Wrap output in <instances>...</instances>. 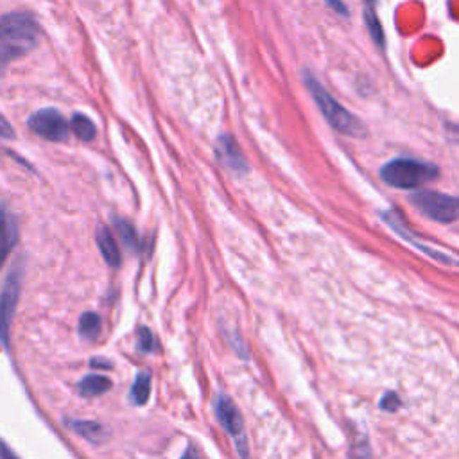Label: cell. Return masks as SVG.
Instances as JSON below:
<instances>
[{
	"mask_svg": "<svg viewBox=\"0 0 459 459\" xmlns=\"http://www.w3.org/2000/svg\"><path fill=\"white\" fill-rule=\"evenodd\" d=\"M115 226H117V232L119 235H121L126 248H129L131 251H136V249H138V235H136V230L133 228L128 221H124V219H117Z\"/></svg>",
	"mask_w": 459,
	"mask_h": 459,
	"instance_id": "18",
	"label": "cell"
},
{
	"mask_svg": "<svg viewBox=\"0 0 459 459\" xmlns=\"http://www.w3.org/2000/svg\"><path fill=\"white\" fill-rule=\"evenodd\" d=\"M304 83L305 88L309 90V94L312 95L314 102L318 105L321 115L327 119V122L335 131L352 136V138H364L368 135V128L364 126V122L355 117L350 109L345 108L338 99L332 97L328 94V90L319 83V79L314 74L304 71Z\"/></svg>",
	"mask_w": 459,
	"mask_h": 459,
	"instance_id": "2",
	"label": "cell"
},
{
	"mask_svg": "<svg viewBox=\"0 0 459 459\" xmlns=\"http://www.w3.org/2000/svg\"><path fill=\"white\" fill-rule=\"evenodd\" d=\"M79 335L86 341H94V339L99 338V334L102 332V319L101 316L95 314V312H85V314L79 318L78 325Z\"/></svg>",
	"mask_w": 459,
	"mask_h": 459,
	"instance_id": "14",
	"label": "cell"
},
{
	"mask_svg": "<svg viewBox=\"0 0 459 459\" xmlns=\"http://www.w3.org/2000/svg\"><path fill=\"white\" fill-rule=\"evenodd\" d=\"M366 4H368V8H371V4H375V0H364Z\"/></svg>",
	"mask_w": 459,
	"mask_h": 459,
	"instance_id": "26",
	"label": "cell"
},
{
	"mask_svg": "<svg viewBox=\"0 0 459 459\" xmlns=\"http://www.w3.org/2000/svg\"><path fill=\"white\" fill-rule=\"evenodd\" d=\"M65 425L74 434L81 436L92 445H102L112 438V429L97 420H78V418H66Z\"/></svg>",
	"mask_w": 459,
	"mask_h": 459,
	"instance_id": "10",
	"label": "cell"
},
{
	"mask_svg": "<svg viewBox=\"0 0 459 459\" xmlns=\"http://www.w3.org/2000/svg\"><path fill=\"white\" fill-rule=\"evenodd\" d=\"M328 6H330L335 13H339V15H342V16L348 15L347 6H345V2H341V0H328Z\"/></svg>",
	"mask_w": 459,
	"mask_h": 459,
	"instance_id": "23",
	"label": "cell"
},
{
	"mask_svg": "<svg viewBox=\"0 0 459 459\" xmlns=\"http://www.w3.org/2000/svg\"><path fill=\"white\" fill-rule=\"evenodd\" d=\"M364 22H366V28H368V31H370L371 40H374V42L377 43L378 47L384 49L386 47L384 29H382L381 20H378V16L375 15V11L371 8H366V11H364Z\"/></svg>",
	"mask_w": 459,
	"mask_h": 459,
	"instance_id": "16",
	"label": "cell"
},
{
	"mask_svg": "<svg viewBox=\"0 0 459 459\" xmlns=\"http://www.w3.org/2000/svg\"><path fill=\"white\" fill-rule=\"evenodd\" d=\"M71 129L76 133V136H79V138H81V141H85V142L94 141V136H95L94 122L90 121L86 115H83V113H76L74 117H72Z\"/></svg>",
	"mask_w": 459,
	"mask_h": 459,
	"instance_id": "15",
	"label": "cell"
},
{
	"mask_svg": "<svg viewBox=\"0 0 459 459\" xmlns=\"http://www.w3.org/2000/svg\"><path fill=\"white\" fill-rule=\"evenodd\" d=\"M179 459H201V458H199L198 451H196L194 447H187V448H185V452H183L181 458H179Z\"/></svg>",
	"mask_w": 459,
	"mask_h": 459,
	"instance_id": "25",
	"label": "cell"
},
{
	"mask_svg": "<svg viewBox=\"0 0 459 459\" xmlns=\"http://www.w3.org/2000/svg\"><path fill=\"white\" fill-rule=\"evenodd\" d=\"M24 271V261L20 258L13 264L11 271H9L8 278L4 282V287L0 291V342H2L4 348H9V342H11L13 316H15L20 292H22Z\"/></svg>",
	"mask_w": 459,
	"mask_h": 459,
	"instance_id": "4",
	"label": "cell"
},
{
	"mask_svg": "<svg viewBox=\"0 0 459 459\" xmlns=\"http://www.w3.org/2000/svg\"><path fill=\"white\" fill-rule=\"evenodd\" d=\"M113 382L106 375L101 374H88L78 382V393L83 398H97L109 391Z\"/></svg>",
	"mask_w": 459,
	"mask_h": 459,
	"instance_id": "11",
	"label": "cell"
},
{
	"mask_svg": "<svg viewBox=\"0 0 459 459\" xmlns=\"http://www.w3.org/2000/svg\"><path fill=\"white\" fill-rule=\"evenodd\" d=\"M18 242V222L8 206L0 205V269Z\"/></svg>",
	"mask_w": 459,
	"mask_h": 459,
	"instance_id": "9",
	"label": "cell"
},
{
	"mask_svg": "<svg viewBox=\"0 0 459 459\" xmlns=\"http://www.w3.org/2000/svg\"><path fill=\"white\" fill-rule=\"evenodd\" d=\"M28 126L32 133H36V135L45 138V141L52 142L66 141L68 138V131H71L61 113L54 108H45L32 113L28 121Z\"/></svg>",
	"mask_w": 459,
	"mask_h": 459,
	"instance_id": "7",
	"label": "cell"
},
{
	"mask_svg": "<svg viewBox=\"0 0 459 459\" xmlns=\"http://www.w3.org/2000/svg\"><path fill=\"white\" fill-rule=\"evenodd\" d=\"M0 459H20V458L8 447V443H4V441L0 440Z\"/></svg>",
	"mask_w": 459,
	"mask_h": 459,
	"instance_id": "22",
	"label": "cell"
},
{
	"mask_svg": "<svg viewBox=\"0 0 459 459\" xmlns=\"http://www.w3.org/2000/svg\"><path fill=\"white\" fill-rule=\"evenodd\" d=\"M38 22L29 13L0 16V66L29 54L38 45Z\"/></svg>",
	"mask_w": 459,
	"mask_h": 459,
	"instance_id": "1",
	"label": "cell"
},
{
	"mask_svg": "<svg viewBox=\"0 0 459 459\" xmlns=\"http://www.w3.org/2000/svg\"><path fill=\"white\" fill-rule=\"evenodd\" d=\"M136 350L141 354H155V352H158V339L155 338L151 328L141 327L136 330Z\"/></svg>",
	"mask_w": 459,
	"mask_h": 459,
	"instance_id": "17",
	"label": "cell"
},
{
	"mask_svg": "<svg viewBox=\"0 0 459 459\" xmlns=\"http://www.w3.org/2000/svg\"><path fill=\"white\" fill-rule=\"evenodd\" d=\"M381 407L384 409V411H397V409L400 407V400H398V397L395 393H388L382 398Z\"/></svg>",
	"mask_w": 459,
	"mask_h": 459,
	"instance_id": "19",
	"label": "cell"
},
{
	"mask_svg": "<svg viewBox=\"0 0 459 459\" xmlns=\"http://www.w3.org/2000/svg\"><path fill=\"white\" fill-rule=\"evenodd\" d=\"M215 156H217L219 164L228 169V171L237 172V174L248 172V162H246L244 155L239 149V144L235 142L234 136H219L217 142H215Z\"/></svg>",
	"mask_w": 459,
	"mask_h": 459,
	"instance_id": "8",
	"label": "cell"
},
{
	"mask_svg": "<svg viewBox=\"0 0 459 459\" xmlns=\"http://www.w3.org/2000/svg\"><path fill=\"white\" fill-rule=\"evenodd\" d=\"M102 357H94L92 361H90V366L92 368H105V370H108V368H112V362L109 361H101Z\"/></svg>",
	"mask_w": 459,
	"mask_h": 459,
	"instance_id": "24",
	"label": "cell"
},
{
	"mask_svg": "<svg viewBox=\"0 0 459 459\" xmlns=\"http://www.w3.org/2000/svg\"><path fill=\"white\" fill-rule=\"evenodd\" d=\"M440 176V169L434 164L415 158H395L382 165L381 178L386 185L393 189L412 191Z\"/></svg>",
	"mask_w": 459,
	"mask_h": 459,
	"instance_id": "3",
	"label": "cell"
},
{
	"mask_svg": "<svg viewBox=\"0 0 459 459\" xmlns=\"http://www.w3.org/2000/svg\"><path fill=\"white\" fill-rule=\"evenodd\" d=\"M151 395V374L149 371H141L133 381L131 389H129V400L133 405H145Z\"/></svg>",
	"mask_w": 459,
	"mask_h": 459,
	"instance_id": "13",
	"label": "cell"
},
{
	"mask_svg": "<svg viewBox=\"0 0 459 459\" xmlns=\"http://www.w3.org/2000/svg\"><path fill=\"white\" fill-rule=\"evenodd\" d=\"M411 205L425 217L436 222H454L459 219V196L441 194L436 191H417L409 196Z\"/></svg>",
	"mask_w": 459,
	"mask_h": 459,
	"instance_id": "5",
	"label": "cell"
},
{
	"mask_svg": "<svg viewBox=\"0 0 459 459\" xmlns=\"http://www.w3.org/2000/svg\"><path fill=\"white\" fill-rule=\"evenodd\" d=\"M350 459H371L370 447H368L366 443L355 445V447L350 451Z\"/></svg>",
	"mask_w": 459,
	"mask_h": 459,
	"instance_id": "20",
	"label": "cell"
},
{
	"mask_svg": "<svg viewBox=\"0 0 459 459\" xmlns=\"http://www.w3.org/2000/svg\"><path fill=\"white\" fill-rule=\"evenodd\" d=\"M97 246L102 258L106 261V264L112 266V268H119V266H121V249H119L117 241H115V237H113V234L108 228H101L97 232Z\"/></svg>",
	"mask_w": 459,
	"mask_h": 459,
	"instance_id": "12",
	"label": "cell"
},
{
	"mask_svg": "<svg viewBox=\"0 0 459 459\" xmlns=\"http://www.w3.org/2000/svg\"><path fill=\"white\" fill-rule=\"evenodd\" d=\"M13 136H15V131H13L11 124L0 113V138H13Z\"/></svg>",
	"mask_w": 459,
	"mask_h": 459,
	"instance_id": "21",
	"label": "cell"
},
{
	"mask_svg": "<svg viewBox=\"0 0 459 459\" xmlns=\"http://www.w3.org/2000/svg\"><path fill=\"white\" fill-rule=\"evenodd\" d=\"M214 412L217 418L219 425L226 431V434L234 440L235 451H237L239 458L249 459V448H248V438H246L244 431V418H242L241 411L235 405V402L225 393H219L214 400Z\"/></svg>",
	"mask_w": 459,
	"mask_h": 459,
	"instance_id": "6",
	"label": "cell"
}]
</instances>
